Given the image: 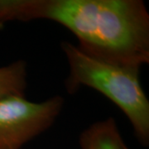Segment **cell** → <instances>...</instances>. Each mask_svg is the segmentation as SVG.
Wrapping results in <instances>:
<instances>
[{
	"instance_id": "5b68a950",
	"label": "cell",
	"mask_w": 149,
	"mask_h": 149,
	"mask_svg": "<svg viewBox=\"0 0 149 149\" xmlns=\"http://www.w3.org/2000/svg\"><path fill=\"white\" fill-rule=\"evenodd\" d=\"M27 68L24 61H17L0 67V99L8 96H25Z\"/></svg>"
},
{
	"instance_id": "6da1fadb",
	"label": "cell",
	"mask_w": 149,
	"mask_h": 149,
	"mask_svg": "<svg viewBox=\"0 0 149 149\" xmlns=\"http://www.w3.org/2000/svg\"><path fill=\"white\" fill-rule=\"evenodd\" d=\"M39 19L66 27L91 57L138 70L149 63V13L141 0H0V26Z\"/></svg>"
},
{
	"instance_id": "277c9868",
	"label": "cell",
	"mask_w": 149,
	"mask_h": 149,
	"mask_svg": "<svg viewBox=\"0 0 149 149\" xmlns=\"http://www.w3.org/2000/svg\"><path fill=\"white\" fill-rule=\"evenodd\" d=\"M81 149H123L125 143L114 118L92 123L80 136Z\"/></svg>"
},
{
	"instance_id": "7a4b0ae2",
	"label": "cell",
	"mask_w": 149,
	"mask_h": 149,
	"mask_svg": "<svg viewBox=\"0 0 149 149\" xmlns=\"http://www.w3.org/2000/svg\"><path fill=\"white\" fill-rule=\"evenodd\" d=\"M69 65L65 89L74 94L89 87L110 100L128 118L139 142L149 143V100L139 80L140 70L91 57L69 42L61 45Z\"/></svg>"
},
{
	"instance_id": "3957f363",
	"label": "cell",
	"mask_w": 149,
	"mask_h": 149,
	"mask_svg": "<svg viewBox=\"0 0 149 149\" xmlns=\"http://www.w3.org/2000/svg\"><path fill=\"white\" fill-rule=\"evenodd\" d=\"M64 99L56 95L42 102L24 96L0 99V149H21L52 126L64 106Z\"/></svg>"
},
{
	"instance_id": "8992f818",
	"label": "cell",
	"mask_w": 149,
	"mask_h": 149,
	"mask_svg": "<svg viewBox=\"0 0 149 149\" xmlns=\"http://www.w3.org/2000/svg\"><path fill=\"white\" fill-rule=\"evenodd\" d=\"M123 149H129L128 148V147H127V146H126V144H125V146H124V147H123Z\"/></svg>"
}]
</instances>
